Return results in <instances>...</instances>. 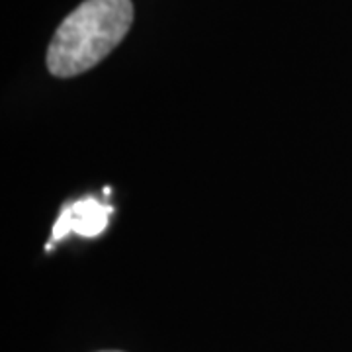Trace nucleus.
I'll list each match as a JSON object with an SVG mask.
<instances>
[{
	"mask_svg": "<svg viewBox=\"0 0 352 352\" xmlns=\"http://www.w3.org/2000/svg\"><path fill=\"white\" fill-rule=\"evenodd\" d=\"M133 24L131 0H85L57 28L47 50L53 76L87 73L108 57Z\"/></svg>",
	"mask_w": 352,
	"mask_h": 352,
	"instance_id": "nucleus-1",
	"label": "nucleus"
},
{
	"mask_svg": "<svg viewBox=\"0 0 352 352\" xmlns=\"http://www.w3.org/2000/svg\"><path fill=\"white\" fill-rule=\"evenodd\" d=\"M113 208L94 198H82L65 206L57 223L53 226V241H61L69 233L82 237H96L108 226Z\"/></svg>",
	"mask_w": 352,
	"mask_h": 352,
	"instance_id": "nucleus-2",
	"label": "nucleus"
},
{
	"mask_svg": "<svg viewBox=\"0 0 352 352\" xmlns=\"http://www.w3.org/2000/svg\"><path fill=\"white\" fill-rule=\"evenodd\" d=\"M102 352H120V351H102Z\"/></svg>",
	"mask_w": 352,
	"mask_h": 352,
	"instance_id": "nucleus-3",
	"label": "nucleus"
}]
</instances>
